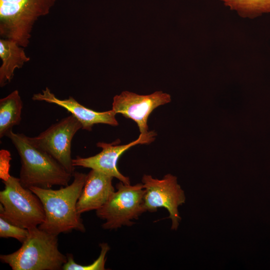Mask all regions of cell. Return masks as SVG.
Returning <instances> with one entry per match:
<instances>
[{
    "label": "cell",
    "instance_id": "cell-16",
    "mask_svg": "<svg viewBox=\"0 0 270 270\" xmlns=\"http://www.w3.org/2000/svg\"><path fill=\"white\" fill-rule=\"evenodd\" d=\"M100 252L99 256L92 263L89 265H81L76 263L74 256L71 254H66L68 260L63 266L64 270H104L106 260V254L110 250L107 243H102L100 244Z\"/></svg>",
    "mask_w": 270,
    "mask_h": 270
},
{
    "label": "cell",
    "instance_id": "cell-8",
    "mask_svg": "<svg viewBox=\"0 0 270 270\" xmlns=\"http://www.w3.org/2000/svg\"><path fill=\"white\" fill-rule=\"evenodd\" d=\"M80 128H82V124L70 114L30 138L36 146L52 156L73 174L75 166L71 156L72 141Z\"/></svg>",
    "mask_w": 270,
    "mask_h": 270
},
{
    "label": "cell",
    "instance_id": "cell-10",
    "mask_svg": "<svg viewBox=\"0 0 270 270\" xmlns=\"http://www.w3.org/2000/svg\"><path fill=\"white\" fill-rule=\"evenodd\" d=\"M170 100V96L162 91H156L148 95L124 91L114 97L112 110L116 114L133 120L140 134H146L148 132V120L150 114L156 108Z\"/></svg>",
    "mask_w": 270,
    "mask_h": 270
},
{
    "label": "cell",
    "instance_id": "cell-15",
    "mask_svg": "<svg viewBox=\"0 0 270 270\" xmlns=\"http://www.w3.org/2000/svg\"><path fill=\"white\" fill-rule=\"evenodd\" d=\"M242 18L253 19L270 14V0H220Z\"/></svg>",
    "mask_w": 270,
    "mask_h": 270
},
{
    "label": "cell",
    "instance_id": "cell-17",
    "mask_svg": "<svg viewBox=\"0 0 270 270\" xmlns=\"http://www.w3.org/2000/svg\"><path fill=\"white\" fill-rule=\"evenodd\" d=\"M28 234V229L20 227L0 217V238H13L22 243Z\"/></svg>",
    "mask_w": 270,
    "mask_h": 270
},
{
    "label": "cell",
    "instance_id": "cell-6",
    "mask_svg": "<svg viewBox=\"0 0 270 270\" xmlns=\"http://www.w3.org/2000/svg\"><path fill=\"white\" fill-rule=\"evenodd\" d=\"M116 191L108 202L96 210L98 217L105 222L102 226L104 230H116L122 226H131L144 212L145 190L142 183L135 185L120 182Z\"/></svg>",
    "mask_w": 270,
    "mask_h": 270
},
{
    "label": "cell",
    "instance_id": "cell-1",
    "mask_svg": "<svg viewBox=\"0 0 270 270\" xmlns=\"http://www.w3.org/2000/svg\"><path fill=\"white\" fill-rule=\"evenodd\" d=\"M72 182L56 190L30 187L40 200L44 210V221L38 228L58 236L76 230L86 231L82 220L76 210V204L82 192L86 174L74 172Z\"/></svg>",
    "mask_w": 270,
    "mask_h": 270
},
{
    "label": "cell",
    "instance_id": "cell-4",
    "mask_svg": "<svg viewBox=\"0 0 270 270\" xmlns=\"http://www.w3.org/2000/svg\"><path fill=\"white\" fill-rule=\"evenodd\" d=\"M56 0H0V36L26 48L33 27L47 15Z\"/></svg>",
    "mask_w": 270,
    "mask_h": 270
},
{
    "label": "cell",
    "instance_id": "cell-7",
    "mask_svg": "<svg viewBox=\"0 0 270 270\" xmlns=\"http://www.w3.org/2000/svg\"><path fill=\"white\" fill-rule=\"evenodd\" d=\"M142 183L145 190L144 204L146 212H154L158 208H166L172 221L171 229L176 230L181 220L178 208L186 201L184 192L178 184L176 177L167 174L162 178L158 179L144 174Z\"/></svg>",
    "mask_w": 270,
    "mask_h": 270
},
{
    "label": "cell",
    "instance_id": "cell-5",
    "mask_svg": "<svg viewBox=\"0 0 270 270\" xmlns=\"http://www.w3.org/2000/svg\"><path fill=\"white\" fill-rule=\"evenodd\" d=\"M2 182L4 188L0 192V217L26 229L38 226L44 221L40 200L22 186L19 178L10 175Z\"/></svg>",
    "mask_w": 270,
    "mask_h": 270
},
{
    "label": "cell",
    "instance_id": "cell-13",
    "mask_svg": "<svg viewBox=\"0 0 270 270\" xmlns=\"http://www.w3.org/2000/svg\"><path fill=\"white\" fill-rule=\"evenodd\" d=\"M0 86L4 87L12 80L16 68L22 67L30 60L24 52V48L14 41L0 39Z\"/></svg>",
    "mask_w": 270,
    "mask_h": 270
},
{
    "label": "cell",
    "instance_id": "cell-9",
    "mask_svg": "<svg viewBox=\"0 0 270 270\" xmlns=\"http://www.w3.org/2000/svg\"><path fill=\"white\" fill-rule=\"evenodd\" d=\"M156 134L154 131L148 132L146 134H140L136 140L123 145H119L116 142H98L97 146L102 148L100 152L88 158L76 156V158L72 159L73 165L75 167L90 168L116 178L125 184H130L129 178L124 176L118 168L117 163L120 157L134 146L152 142L154 140Z\"/></svg>",
    "mask_w": 270,
    "mask_h": 270
},
{
    "label": "cell",
    "instance_id": "cell-2",
    "mask_svg": "<svg viewBox=\"0 0 270 270\" xmlns=\"http://www.w3.org/2000/svg\"><path fill=\"white\" fill-rule=\"evenodd\" d=\"M6 136L15 146L20 158V180L27 188L36 186L50 188L66 186L73 174L48 152L36 146L30 137L10 130Z\"/></svg>",
    "mask_w": 270,
    "mask_h": 270
},
{
    "label": "cell",
    "instance_id": "cell-3",
    "mask_svg": "<svg viewBox=\"0 0 270 270\" xmlns=\"http://www.w3.org/2000/svg\"><path fill=\"white\" fill-rule=\"evenodd\" d=\"M29 234L16 251L0 256V260L13 270H59L68 258L58 250V236L40 229H28Z\"/></svg>",
    "mask_w": 270,
    "mask_h": 270
},
{
    "label": "cell",
    "instance_id": "cell-11",
    "mask_svg": "<svg viewBox=\"0 0 270 270\" xmlns=\"http://www.w3.org/2000/svg\"><path fill=\"white\" fill-rule=\"evenodd\" d=\"M32 100L54 104L65 108L80 122L82 129L88 131H91L96 124H118L116 118V114L112 109L102 112L92 110L80 104L71 96L63 100L58 98L47 87L42 92L34 94Z\"/></svg>",
    "mask_w": 270,
    "mask_h": 270
},
{
    "label": "cell",
    "instance_id": "cell-14",
    "mask_svg": "<svg viewBox=\"0 0 270 270\" xmlns=\"http://www.w3.org/2000/svg\"><path fill=\"white\" fill-rule=\"evenodd\" d=\"M23 104L18 90L0 100V138L6 136L22 120Z\"/></svg>",
    "mask_w": 270,
    "mask_h": 270
},
{
    "label": "cell",
    "instance_id": "cell-12",
    "mask_svg": "<svg viewBox=\"0 0 270 270\" xmlns=\"http://www.w3.org/2000/svg\"><path fill=\"white\" fill-rule=\"evenodd\" d=\"M113 177L91 169L86 174L85 184L76 204V210L82 213L98 210L102 207L115 192Z\"/></svg>",
    "mask_w": 270,
    "mask_h": 270
}]
</instances>
